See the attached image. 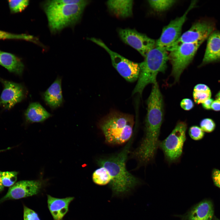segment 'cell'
<instances>
[{"instance_id":"obj_3","label":"cell","mask_w":220,"mask_h":220,"mask_svg":"<svg viewBox=\"0 0 220 220\" xmlns=\"http://www.w3.org/2000/svg\"><path fill=\"white\" fill-rule=\"evenodd\" d=\"M168 60L167 51L164 50L156 47L149 51L143 61L139 64V75L132 94L139 93L141 95L147 85L156 83L157 74L165 71Z\"/></svg>"},{"instance_id":"obj_24","label":"cell","mask_w":220,"mask_h":220,"mask_svg":"<svg viewBox=\"0 0 220 220\" xmlns=\"http://www.w3.org/2000/svg\"><path fill=\"white\" fill-rule=\"evenodd\" d=\"M6 39L23 40L36 42L35 39L31 35L26 34H15L0 30V40Z\"/></svg>"},{"instance_id":"obj_29","label":"cell","mask_w":220,"mask_h":220,"mask_svg":"<svg viewBox=\"0 0 220 220\" xmlns=\"http://www.w3.org/2000/svg\"><path fill=\"white\" fill-rule=\"evenodd\" d=\"M24 220H40L37 214L33 210L24 206Z\"/></svg>"},{"instance_id":"obj_15","label":"cell","mask_w":220,"mask_h":220,"mask_svg":"<svg viewBox=\"0 0 220 220\" xmlns=\"http://www.w3.org/2000/svg\"><path fill=\"white\" fill-rule=\"evenodd\" d=\"M220 62V32L214 31L208 38L205 53L200 66Z\"/></svg>"},{"instance_id":"obj_7","label":"cell","mask_w":220,"mask_h":220,"mask_svg":"<svg viewBox=\"0 0 220 220\" xmlns=\"http://www.w3.org/2000/svg\"><path fill=\"white\" fill-rule=\"evenodd\" d=\"M203 42L183 44L170 51L168 60L172 65L171 75L175 81L179 80L181 74L192 61L198 49Z\"/></svg>"},{"instance_id":"obj_18","label":"cell","mask_w":220,"mask_h":220,"mask_svg":"<svg viewBox=\"0 0 220 220\" xmlns=\"http://www.w3.org/2000/svg\"><path fill=\"white\" fill-rule=\"evenodd\" d=\"M133 0H112L106 2L108 7L113 14L118 17L126 18L132 14Z\"/></svg>"},{"instance_id":"obj_19","label":"cell","mask_w":220,"mask_h":220,"mask_svg":"<svg viewBox=\"0 0 220 220\" xmlns=\"http://www.w3.org/2000/svg\"><path fill=\"white\" fill-rule=\"evenodd\" d=\"M0 65L9 72L19 75L23 71L24 65L20 59L15 55L0 50Z\"/></svg>"},{"instance_id":"obj_16","label":"cell","mask_w":220,"mask_h":220,"mask_svg":"<svg viewBox=\"0 0 220 220\" xmlns=\"http://www.w3.org/2000/svg\"><path fill=\"white\" fill-rule=\"evenodd\" d=\"M48 206L54 220H62L68 212L70 203L74 200L73 197L64 198L53 197L47 195Z\"/></svg>"},{"instance_id":"obj_33","label":"cell","mask_w":220,"mask_h":220,"mask_svg":"<svg viewBox=\"0 0 220 220\" xmlns=\"http://www.w3.org/2000/svg\"><path fill=\"white\" fill-rule=\"evenodd\" d=\"M211 109L216 111H220V101L217 99L214 101L211 105Z\"/></svg>"},{"instance_id":"obj_34","label":"cell","mask_w":220,"mask_h":220,"mask_svg":"<svg viewBox=\"0 0 220 220\" xmlns=\"http://www.w3.org/2000/svg\"><path fill=\"white\" fill-rule=\"evenodd\" d=\"M2 172L0 171V192L2 191L3 189L4 186H3L2 179Z\"/></svg>"},{"instance_id":"obj_11","label":"cell","mask_w":220,"mask_h":220,"mask_svg":"<svg viewBox=\"0 0 220 220\" xmlns=\"http://www.w3.org/2000/svg\"><path fill=\"white\" fill-rule=\"evenodd\" d=\"M118 34L124 42L136 50L144 57L155 46L154 40L134 29H120Z\"/></svg>"},{"instance_id":"obj_27","label":"cell","mask_w":220,"mask_h":220,"mask_svg":"<svg viewBox=\"0 0 220 220\" xmlns=\"http://www.w3.org/2000/svg\"><path fill=\"white\" fill-rule=\"evenodd\" d=\"M189 134L193 140H199L203 138L204 132L200 127L196 126H193L189 129Z\"/></svg>"},{"instance_id":"obj_6","label":"cell","mask_w":220,"mask_h":220,"mask_svg":"<svg viewBox=\"0 0 220 220\" xmlns=\"http://www.w3.org/2000/svg\"><path fill=\"white\" fill-rule=\"evenodd\" d=\"M187 129L186 123L179 122L169 135L164 140L160 141L158 147L169 163L176 162L180 159L186 139Z\"/></svg>"},{"instance_id":"obj_21","label":"cell","mask_w":220,"mask_h":220,"mask_svg":"<svg viewBox=\"0 0 220 220\" xmlns=\"http://www.w3.org/2000/svg\"><path fill=\"white\" fill-rule=\"evenodd\" d=\"M193 90V99L197 104H202L204 101L211 97V90L209 87L205 84H197L194 87Z\"/></svg>"},{"instance_id":"obj_4","label":"cell","mask_w":220,"mask_h":220,"mask_svg":"<svg viewBox=\"0 0 220 220\" xmlns=\"http://www.w3.org/2000/svg\"><path fill=\"white\" fill-rule=\"evenodd\" d=\"M89 3L86 0L81 4L43 6L51 31L56 32L75 25L80 19Z\"/></svg>"},{"instance_id":"obj_22","label":"cell","mask_w":220,"mask_h":220,"mask_svg":"<svg viewBox=\"0 0 220 220\" xmlns=\"http://www.w3.org/2000/svg\"><path fill=\"white\" fill-rule=\"evenodd\" d=\"M92 179L95 184L104 185L110 182L111 177L106 168L103 167H99L93 172Z\"/></svg>"},{"instance_id":"obj_17","label":"cell","mask_w":220,"mask_h":220,"mask_svg":"<svg viewBox=\"0 0 220 220\" xmlns=\"http://www.w3.org/2000/svg\"><path fill=\"white\" fill-rule=\"evenodd\" d=\"M61 82V79L57 78L44 94L45 101L52 108L59 107L63 103Z\"/></svg>"},{"instance_id":"obj_23","label":"cell","mask_w":220,"mask_h":220,"mask_svg":"<svg viewBox=\"0 0 220 220\" xmlns=\"http://www.w3.org/2000/svg\"><path fill=\"white\" fill-rule=\"evenodd\" d=\"M148 2L152 8L157 12H163L168 10L176 2L174 0H148Z\"/></svg>"},{"instance_id":"obj_36","label":"cell","mask_w":220,"mask_h":220,"mask_svg":"<svg viewBox=\"0 0 220 220\" xmlns=\"http://www.w3.org/2000/svg\"><path fill=\"white\" fill-rule=\"evenodd\" d=\"M10 148H6V149H2V150H0V152H2V151H6V150H8V149H9Z\"/></svg>"},{"instance_id":"obj_35","label":"cell","mask_w":220,"mask_h":220,"mask_svg":"<svg viewBox=\"0 0 220 220\" xmlns=\"http://www.w3.org/2000/svg\"><path fill=\"white\" fill-rule=\"evenodd\" d=\"M215 97L216 99L220 101V90L216 94Z\"/></svg>"},{"instance_id":"obj_30","label":"cell","mask_w":220,"mask_h":220,"mask_svg":"<svg viewBox=\"0 0 220 220\" xmlns=\"http://www.w3.org/2000/svg\"><path fill=\"white\" fill-rule=\"evenodd\" d=\"M180 106L184 110L188 111L194 107V104L193 101L189 98H184L181 102Z\"/></svg>"},{"instance_id":"obj_9","label":"cell","mask_w":220,"mask_h":220,"mask_svg":"<svg viewBox=\"0 0 220 220\" xmlns=\"http://www.w3.org/2000/svg\"><path fill=\"white\" fill-rule=\"evenodd\" d=\"M215 28V23L212 20H199L181 35L167 51L170 52L183 44L204 42L214 31Z\"/></svg>"},{"instance_id":"obj_12","label":"cell","mask_w":220,"mask_h":220,"mask_svg":"<svg viewBox=\"0 0 220 220\" xmlns=\"http://www.w3.org/2000/svg\"><path fill=\"white\" fill-rule=\"evenodd\" d=\"M42 186L39 180L19 181L10 187L6 194L1 199L0 203L9 200H16L37 194Z\"/></svg>"},{"instance_id":"obj_14","label":"cell","mask_w":220,"mask_h":220,"mask_svg":"<svg viewBox=\"0 0 220 220\" xmlns=\"http://www.w3.org/2000/svg\"><path fill=\"white\" fill-rule=\"evenodd\" d=\"M214 213L212 203L205 200L194 206L185 214L176 216L179 217L181 220H211Z\"/></svg>"},{"instance_id":"obj_10","label":"cell","mask_w":220,"mask_h":220,"mask_svg":"<svg viewBox=\"0 0 220 220\" xmlns=\"http://www.w3.org/2000/svg\"><path fill=\"white\" fill-rule=\"evenodd\" d=\"M196 1L191 2L186 11L181 16L171 20L168 25L163 29L161 35L156 43V47L167 51L181 36L182 26L187 18L189 12L194 7Z\"/></svg>"},{"instance_id":"obj_5","label":"cell","mask_w":220,"mask_h":220,"mask_svg":"<svg viewBox=\"0 0 220 220\" xmlns=\"http://www.w3.org/2000/svg\"><path fill=\"white\" fill-rule=\"evenodd\" d=\"M147 104L144 136L154 140L159 138L163 116V97L157 82L153 84Z\"/></svg>"},{"instance_id":"obj_28","label":"cell","mask_w":220,"mask_h":220,"mask_svg":"<svg viewBox=\"0 0 220 220\" xmlns=\"http://www.w3.org/2000/svg\"><path fill=\"white\" fill-rule=\"evenodd\" d=\"M200 126L201 128L204 132H210L214 130L215 124L212 119L207 118L201 120Z\"/></svg>"},{"instance_id":"obj_31","label":"cell","mask_w":220,"mask_h":220,"mask_svg":"<svg viewBox=\"0 0 220 220\" xmlns=\"http://www.w3.org/2000/svg\"><path fill=\"white\" fill-rule=\"evenodd\" d=\"M212 177L215 185L220 189V170L214 169L212 172Z\"/></svg>"},{"instance_id":"obj_2","label":"cell","mask_w":220,"mask_h":220,"mask_svg":"<svg viewBox=\"0 0 220 220\" xmlns=\"http://www.w3.org/2000/svg\"><path fill=\"white\" fill-rule=\"evenodd\" d=\"M134 123L132 116L115 112L102 120L99 127L107 143L120 145L128 142L133 136Z\"/></svg>"},{"instance_id":"obj_20","label":"cell","mask_w":220,"mask_h":220,"mask_svg":"<svg viewBox=\"0 0 220 220\" xmlns=\"http://www.w3.org/2000/svg\"><path fill=\"white\" fill-rule=\"evenodd\" d=\"M25 116L30 122H42L49 118L51 114L39 103H31L26 110Z\"/></svg>"},{"instance_id":"obj_26","label":"cell","mask_w":220,"mask_h":220,"mask_svg":"<svg viewBox=\"0 0 220 220\" xmlns=\"http://www.w3.org/2000/svg\"><path fill=\"white\" fill-rule=\"evenodd\" d=\"M17 174L16 171L2 172V179L3 186L11 187L13 185L16 181Z\"/></svg>"},{"instance_id":"obj_25","label":"cell","mask_w":220,"mask_h":220,"mask_svg":"<svg viewBox=\"0 0 220 220\" xmlns=\"http://www.w3.org/2000/svg\"><path fill=\"white\" fill-rule=\"evenodd\" d=\"M29 2L27 0L8 1V3L10 13H15L21 12L28 5Z\"/></svg>"},{"instance_id":"obj_1","label":"cell","mask_w":220,"mask_h":220,"mask_svg":"<svg viewBox=\"0 0 220 220\" xmlns=\"http://www.w3.org/2000/svg\"><path fill=\"white\" fill-rule=\"evenodd\" d=\"M133 138L134 135L117 154L97 161L99 167H103L108 171L111 177L110 185L116 194L125 193L141 183L139 179L127 170L126 166Z\"/></svg>"},{"instance_id":"obj_32","label":"cell","mask_w":220,"mask_h":220,"mask_svg":"<svg viewBox=\"0 0 220 220\" xmlns=\"http://www.w3.org/2000/svg\"><path fill=\"white\" fill-rule=\"evenodd\" d=\"M213 101L211 98L205 100L202 103L203 108L207 110L211 109V105Z\"/></svg>"},{"instance_id":"obj_13","label":"cell","mask_w":220,"mask_h":220,"mask_svg":"<svg viewBox=\"0 0 220 220\" xmlns=\"http://www.w3.org/2000/svg\"><path fill=\"white\" fill-rule=\"evenodd\" d=\"M0 81L4 86L0 97V106L9 109L24 98V88L20 84L1 78Z\"/></svg>"},{"instance_id":"obj_8","label":"cell","mask_w":220,"mask_h":220,"mask_svg":"<svg viewBox=\"0 0 220 220\" xmlns=\"http://www.w3.org/2000/svg\"><path fill=\"white\" fill-rule=\"evenodd\" d=\"M88 39L104 49L110 57L113 66L127 81L132 82L138 79L139 64L131 61L111 50L101 39L91 37Z\"/></svg>"},{"instance_id":"obj_37","label":"cell","mask_w":220,"mask_h":220,"mask_svg":"<svg viewBox=\"0 0 220 220\" xmlns=\"http://www.w3.org/2000/svg\"><path fill=\"white\" fill-rule=\"evenodd\" d=\"M214 220H219L218 219H217V218H215V219Z\"/></svg>"}]
</instances>
